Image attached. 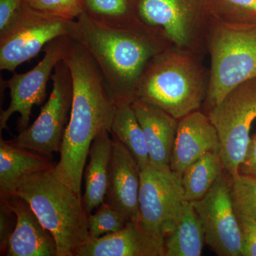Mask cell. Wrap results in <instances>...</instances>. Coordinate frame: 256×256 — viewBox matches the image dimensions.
<instances>
[{"label": "cell", "instance_id": "603a6c76", "mask_svg": "<svg viewBox=\"0 0 256 256\" xmlns=\"http://www.w3.org/2000/svg\"><path fill=\"white\" fill-rule=\"evenodd\" d=\"M85 12L106 24L132 26L131 0H84Z\"/></svg>", "mask_w": 256, "mask_h": 256}, {"label": "cell", "instance_id": "4316f807", "mask_svg": "<svg viewBox=\"0 0 256 256\" xmlns=\"http://www.w3.org/2000/svg\"><path fill=\"white\" fill-rule=\"evenodd\" d=\"M236 215L242 229V256H256V220L247 216Z\"/></svg>", "mask_w": 256, "mask_h": 256}, {"label": "cell", "instance_id": "4fadbf2b", "mask_svg": "<svg viewBox=\"0 0 256 256\" xmlns=\"http://www.w3.org/2000/svg\"><path fill=\"white\" fill-rule=\"evenodd\" d=\"M1 203L12 210L16 218L5 256H58L55 238L42 225L26 200L12 196L1 198Z\"/></svg>", "mask_w": 256, "mask_h": 256}, {"label": "cell", "instance_id": "2e32d148", "mask_svg": "<svg viewBox=\"0 0 256 256\" xmlns=\"http://www.w3.org/2000/svg\"><path fill=\"white\" fill-rule=\"evenodd\" d=\"M131 105L144 132L150 161L156 166L170 168L178 120L160 108L139 99Z\"/></svg>", "mask_w": 256, "mask_h": 256}, {"label": "cell", "instance_id": "e0dca14e", "mask_svg": "<svg viewBox=\"0 0 256 256\" xmlns=\"http://www.w3.org/2000/svg\"><path fill=\"white\" fill-rule=\"evenodd\" d=\"M50 158L0 140V198L11 196L16 184L28 175L54 168Z\"/></svg>", "mask_w": 256, "mask_h": 256}, {"label": "cell", "instance_id": "f546056e", "mask_svg": "<svg viewBox=\"0 0 256 256\" xmlns=\"http://www.w3.org/2000/svg\"><path fill=\"white\" fill-rule=\"evenodd\" d=\"M238 173L256 178V134L250 140L246 154L239 168Z\"/></svg>", "mask_w": 256, "mask_h": 256}, {"label": "cell", "instance_id": "f1b7e54d", "mask_svg": "<svg viewBox=\"0 0 256 256\" xmlns=\"http://www.w3.org/2000/svg\"><path fill=\"white\" fill-rule=\"evenodd\" d=\"M26 0H0V33L16 20Z\"/></svg>", "mask_w": 256, "mask_h": 256}, {"label": "cell", "instance_id": "277c9868", "mask_svg": "<svg viewBox=\"0 0 256 256\" xmlns=\"http://www.w3.org/2000/svg\"><path fill=\"white\" fill-rule=\"evenodd\" d=\"M203 87L186 60L174 56L154 58L143 74L137 98L160 108L176 120L198 110Z\"/></svg>", "mask_w": 256, "mask_h": 256}, {"label": "cell", "instance_id": "7a4b0ae2", "mask_svg": "<svg viewBox=\"0 0 256 256\" xmlns=\"http://www.w3.org/2000/svg\"><path fill=\"white\" fill-rule=\"evenodd\" d=\"M138 30L101 23L84 12L74 20L69 36L92 56L116 106L136 100L141 78L156 56L152 40Z\"/></svg>", "mask_w": 256, "mask_h": 256}, {"label": "cell", "instance_id": "44dd1931", "mask_svg": "<svg viewBox=\"0 0 256 256\" xmlns=\"http://www.w3.org/2000/svg\"><path fill=\"white\" fill-rule=\"evenodd\" d=\"M110 133L127 148L140 170L150 162L144 132L131 104L116 106Z\"/></svg>", "mask_w": 256, "mask_h": 256}, {"label": "cell", "instance_id": "3957f363", "mask_svg": "<svg viewBox=\"0 0 256 256\" xmlns=\"http://www.w3.org/2000/svg\"><path fill=\"white\" fill-rule=\"evenodd\" d=\"M12 196L21 197L30 204L55 238L58 256H75L78 248L89 238L82 195L64 182L54 168L22 178Z\"/></svg>", "mask_w": 256, "mask_h": 256}, {"label": "cell", "instance_id": "ac0fdd59", "mask_svg": "<svg viewBox=\"0 0 256 256\" xmlns=\"http://www.w3.org/2000/svg\"><path fill=\"white\" fill-rule=\"evenodd\" d=\"M104 130L95 138L89 150V162L84 172L85 192L82 202L87 214L105 201L114 140Z\"/></svg>", "mask_w": 256, "mask_h": 256}, {"label": "cell", "instance_id": "8fae6325", "mask_svg": "<svg viewBox=\"0 0 256 256\" xmlns=\"http://www.w3.org/2000/svg\"><path fill=\"white\" fill-rule=\"evenodd\" d=\"M69 36H62L50 42L44 48V56L36 66L24 74H14L3 82L10 90L9 107L0 114V131L8 129V122L13 114H20L18 120L20 132L28 127L32 108L41 106L46 98V88L56 66L63 60Z\"/></svg>", "mask_w": 256, "mask_h": 256}, {"label": "cell", "instance_id": "d4e9b609", "mask_svg": "<svg viewBox=\"0 0 256 256\" xmlns=\"http://www.w3.org/2000/svg\"><path fill=\"white\" fill-rule=\"evenodd\" d=\"M96 210L94 214H88L89 238H100L106 234L116 233L124 228L128 222L124 216L105 201Z\"/></svg>", "mask_w": 256, "mask_h": 256}, {"label": "cell", "instance_id": "5b68a950", "mask_svg": "<svg viewBox=\"0 0 256 256\" xmlns=\"http://www.w3.org/2000/svg\"><path fill=\"white\" fill-rule=\"evenodd\" d=\"M212 55L207 94L210 108L236 87L256 78V21L218 28L212 42Z\"/></svg>", "mask_w": 256, "mask_h": 256}, {"label": "cell", "instance_id": "d6986e66", "mask_svg": "<svg viewBox=\"0 0 256 256\" xmlns=\"http://www.w3.org/2000/svg\"><path fill=\"white\" fill-rule=\"evenodd\" d=\"M138 18L148 28H161L178 45L188 40L186 6L184 0H138Z\"/></svg>", "mask_w": 256, "mask_h": 256}, {"label": "cell", "instance_id": "7c38bea8", "mask_svg": "<svg viewBox=\"0 0 256 256\" xmlns=\"http://www.w3.org/2000/svg\"><path fill=\"white\" fill-rule=\"evenodd\" d=\"M112 140L105 202L124 216L128 222H140V169L127 148L114 136Z\"/></svg>", "mask_w": 256, "mask_h": 256}, {"label": "cell", "instance_id": "83f0119b", "mask_svg": "<svg viewBox=\"0 0 256 256\" xmlns=\"http://www.w3.org/2000/svg\"><path fill=\"white\" fill-rule=\"evenodd\" d=\"M16 216L14 212L1 203L0 212V250L1 256H5L8 242L16 226Z\"/></svg>", "mask_w": 256, "mask_h": 256}, {"label": "cell", "instance_id": "7402d4cb", "mask_svg": "<svg viewBox=\"0 0 256 256\" xmlns=\"http://www.w3.org/2000/svg\"><path fill=\"white\" fill-rule=\"evenodd\" d=\"M224 170L223 161L218 152H208L192 163L181 178L185 200L193 202L203 198Z\"/></svg>", "mask_w": 256, "mask_h": 256}, {"label": "cell", "instance_id": "30bf717a", "mask_svg": "<svg viewBox=\"0 0 256 256\" xmlns=\"http://www.w3.org/2000/svg\"><path fill=\"white\" fill-rule=\"evenodd\" d=\"M227 176L222 173L208 193L192 204L210 248L217 256H242V229L234 208L230 178Z\"/></svg>", "mask_w": 256, "mask_h": 256}, {"label": "cell", "instance_id": "ba28073f", "mask_svg": "<svg viewBox=\"0 0 256 256\" xmlns=\"http://www.w3.org/2000/svg\"><path fill=\"white\" fill-rule=\"evenodd\" d=\"M185 201L181 178L150 162L140 170L139 210L142 228L162 240L174 229Z\"/></svg>", "mask_w": 256, "mask_h": 256}, {"label": "cell", "instance_id": "52a82bcc", "mask_svg": "<svg viewBox=\"0 0 256 256\" xmlns=\"http://www.w3.org/2000/svg\"><path fill=\"white\" fill-rule=\"evenodd\" d=\"M74 20L40 12L24 4L16 20L0 33V69L14 72L36 56L50 42L70 36Z\"/></svg>", "mask_w": 256, "mask_h": 256}, {"label": "cell", "instance_id": "5bb4252c", "mask_svg": "<svg viewBox=\"0 0 256 256\" xmlns=\"http://www.w3.org/2000/svg\"><path fill=\"white\" fill-rule=\"evenodd\" d=\"M208 152H220L218 133L208 116L196 110L180 119L170 169L182 178L185 170Z\"/></svg>", "mask_w": 256, "mask_h": 256}, {"label": "cell", "instance_id": "6da1fadb", "mask_svg": "<svg viewBox=\"0 0 256 256\" xmlns=\"http://www.w3.org/2000/svg\"><path fill=\"white\" fill-rule=\"evenodd\" d=\"M63 60L73 82V102L68 124L54 170L62 180L82 195L84 168L92 141L104 130L110 131L116 106L92 55L69 37Z\"/></svg>", "mask_w": 256, "mask_h": 256}, {"label": "cell", "instance_id": "4dcf8cb0", "mask_svg": "<svg viewBox=\"0 0 256 256\" xmlns=\"http://www.w3.org/2000/svg\"><path fill=\"white\" fill-rule=\"evenodd\" d=\"M239 9L256 15V0H225Z\"/></svg>", "mask_w": 256, "mask_h": 256}, {"label": "cell", "instance_id": "cb8c5ba5", "mask_svg": "<svg viewBox=\"0 0 256 256\" xmlns=\"http://www.w3.org/2000/svg\"><path fill=\"white\" fill-rule=\"evenodd\" d=\"M230 184L236 214L256 220V178L238 174L230 178Z\"/></svg>", "mask_w": 256, "mask_h": 256}, {"label": "cell", "instance_id": "8992f818", "mask_svg": "<svg viewBox=\"0 0 256 256\" xmlns=\"http://www.w3.org/2000/svg\"><path fill=\"white\" fill-rule=\"evenodd\" d=\"M208 118L218 133L224 169L229 178L238 174L250 144V130L256 118V78L238 85L218 105Z\"/></svg>", "mask_w": 256, "mask_h": 256}, {"label": "cell", "instance_id": "484cf974", "mask_svg": "<svg viewBox=\"0 0 256 256\" xmlns=\"http://www.w3.org/2000/svg\"><path fill=\"white\" fill-rule=\"evenodd\" d=\"M32 9L56 18L77 20L85 12L84 0H26Z\"/></svg>", "mask_w": 256, "mask_h": 256}, {"label": "cell", "instance_id": "9a60e30c", "mask_svg": "<svg viewBox=\"0 0 256 256\" xmlns=\"http://www.w3.org/2000/svg\"><path fill=\"white\" fill-rule=\"evenodd\" d=\"M74 256H165L164 242L146 232L140 222H129L116 233L89 238Z\"/></svg>", "mask_w": 256, "mask_h": 256}, {"label": "cell", "instance_id": "9c48e42d", "mask_svg": "<svg viewBox=\"0 0 256 256\" xmlns=\"http://www.w3.org/2000/svg\"><path fill=\"white\" fill-rule=\"evenodd\" d=\"M53 88L34 122L11 142L15 146L50 158L62 148L73 102V82L68 66L60 60L52 74Z\"/></svg>", "mask_w": 256, "mask_h": 256}, {"label": "cell", "instance_id": "ffe728a7", "mask_svg": "<svg viewBox=\"0 0 256 256\" xmlns=\"http://www.w3.org/2000/svg\"><path fill=\"white\" fill-rule=\"evenodd\" d=\"M204 230L191 202L185 200L174 229L164 239L165 256H200Z\"/></svg>", "mask_w": 256, "mask_h": 256}]
</instances>
